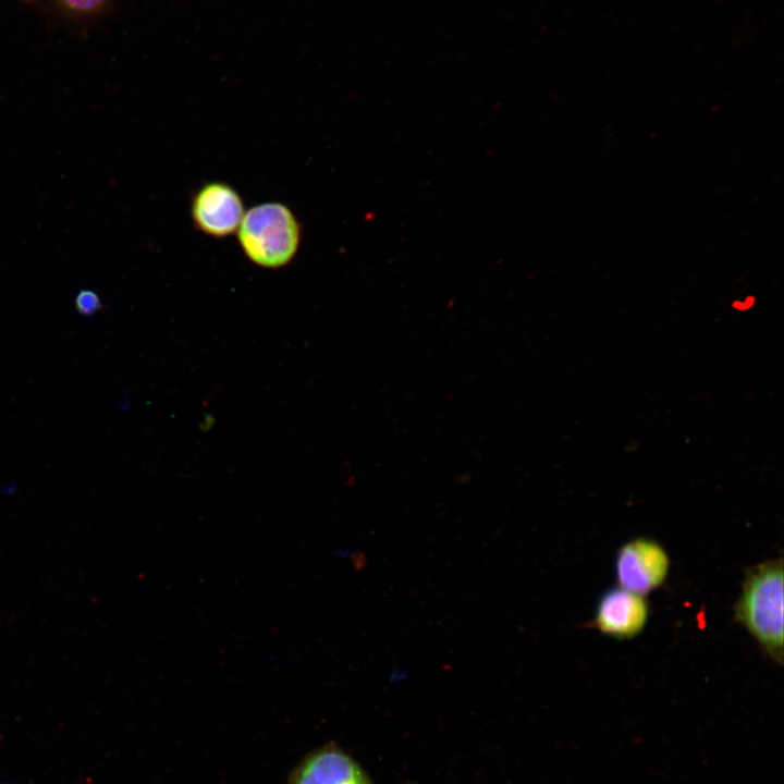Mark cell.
<instances>
[{"mask_svg":"<svg viewBox=\"0 0 784 784\" xmlns=\"http://www.w3.org/2000/svg\"><path fill=\"white\" fill-rule=\"evenodd\" d=\"M739 624L775 662L783 661V562L771 560L746 575L734 607Z\"/></svg>","mask_w":784,"mask_h":784,"instance_id":"cell-1","label":"cell"},{"mask_svg":"<svg viewBox=\"0 0 784 784\" xmlns=\"http://www.w3.org/2000/svg\"><path fill=\"white\" fill-rule=\"evenodd\" d=\"M245 255L256 265L279 268L297 253L301 226L294 213L280 203H264L244 213L237 229Z\"/></svg>","mask_w":784,"mask_h":784,"instance_id":"cell-2","label":"cell"},{"mask_svg":"<svg viewBox=\"0 0 784 784\" xmlns=\"http://www.w3.org/2000/svg\"><path fill=\"white\" fill-rule=\"evenodd\" d=\"M669 568L670 560L664 548L648 538L626 542L615 558L618 586L641 596L661 586Z\"/></svg>","mask_w":784,"mask_h":784,"instance_id":"cell-3","label":"cell"},{"mask_svg":"<svg viewBox=\"0 0 784 784\" xmlns=\"http://www.w3.org/2000/svg\"><path fill=\"white\" fill-rule=\"evenodd\" d=\"M244 213L241 196L226 183L205 184L192 201L195 224L204 233L216 237L228 236L237 231Z\"/></svg>","mask_w":784,"mask_h":784,"instance_id":"cell-4","label":"cell"},{"mask_svg":"<svg viewBox=\"0 0 784 784\" xmlns=\"http://www.w3.org/2000/svg\"><path fill=\"white\" fill-rule=\"evenodd\" d=\"M289 784H372L360 764L333 744L310 751L293 769Z\"/></svg>","mask_w":784,"mask_h":784,"instance_id":"cell-5","label":"cell"},{"mask_svg":"<svg viewBox=\"0 0 784 784\" xmlns=\"http://www.w3.org/2000/svg\"><path fill=\"white\" fill-rule=\"evenodd\" d=\"M648 616L649 607L645 596L618 586L600 597L593 625L604 635L627 639L642 632Z\"/></svg>","mask_w":784,"mask_h":784,"instance_id":"cell-6","label":"cell"},{"mask_svg":"<svg viewBox=\"0 0 784 784\" xmlns=\"http://www.w3.org/2000/svg\"><path fill=\"white\" fill-rule=\"evenodd\" d=\"M57 3L66 12L78 15L87 16L93 15L101 11L108 3L109 0H56Z\"/></svg>","mask_w":784,"mask_h":784,"instance_id":"cell-7","label":"cell"},{"mask_svg":"<svg viewBox=\"0 0 784 784\" xmlns=\"http://www.w3.org/2000/svg\"><path fill=\"white\" fill-rule=\"evenodd\" d=\"M75 308L83 316H91L101 308V299L96 292L84 289L75 297Z\"/></svg>","mask_w":784,"mask_h":784,"instance_id":"cell-8","label":"cell"}]
</instances>
